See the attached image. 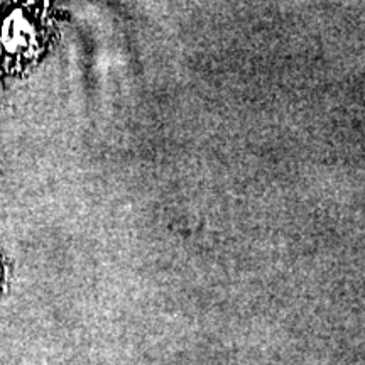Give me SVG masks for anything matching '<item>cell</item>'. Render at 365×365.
I'll list each match as a JSON object with an SVG mask.
<instances>
[{
	"label": "cell",
	"mask_w": 365,
	"mask_h": 365,
	"mask_svg": "<svg viewBox=\"0 0 365 365\" xmlns=\"http://www.w3.org/2000/svg\"><path fill=\"white\" fill-rule=\"evenodd\" d=\"M0 14V63L7 70L29 65L43 46V16L38 6H12Z\"/></svg>",
	"instance_id": "1"
},
{
	"label": "cell",
	"mask_w": 365,
	"mask_h": 365,
	"mask_svg": "<svg viewBox=\"0 0 365 365\" xmlns=\"http://www.w3.org/2000/svg\"><path fill=\"white\" fill-rule=\"evenodd\" d=\"M6 277H7V274H6V264H4L2 257H0V291H2L4 282H6Z\"/></svg>",
	"instance_id": "2"
}]
</instances>
